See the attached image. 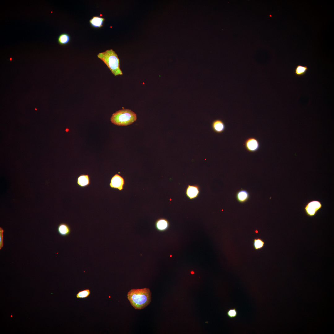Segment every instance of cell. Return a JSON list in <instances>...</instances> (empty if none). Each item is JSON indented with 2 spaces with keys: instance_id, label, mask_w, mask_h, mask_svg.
I'll return each mask as SVG.
<instances>
[{
  "instance_id": "6da1fadb",
  "label": "cell",
  "mask_w": 334,
  "mask_h": 334,
  "mask_svg": "<svg viewBox=\"0 0 334 334\" xmlns=\"http://www.w3.org/2000/svg\"><path fill=\"white\" fill-rule=\"evenodd\" d=\"M127 298L135 309L144 308L150 303L151 293L148 288L131 289L127 293Z\"/></svg>"
},
{
  "instance_id": "7a4b0ae2",
  "label": "cell",
  "mask_w": 334,
  "mask_h": 334,
  "mask_svg": "<svg viewBox=\"0 0 334 334\" xmlns=\"http://www.w3.org/2000/svg\"><path fill=\"white\" fill-rule=\"evenodd\" d=\"M97 56L107 66L115 76L122 75L120 67L119 60L118 56L112 49L99 53Z\"/></svg>"
},
{
  "instance_id": "3957f363",
  "label": "cell",
  "mask_w": 334,
  "mask_h": 334,
  "mask_svg": "<svg viewBox=\"0 0 334 334\" xmlns=\"http://www.w3.org/2000/svg\"><path fill=\"white\" fill-rule=\"evenodd\" d=\"M137 119L136 113L129 109H123L113 113L111 117V122L115 125L126 126L132 124Z\"/></svg>"
},
{
  "instance_id": "277c9868",
  "label": "cell",
  "mask_w": 334,
  "mask_h": 334,
  "mask_svg": "<svg viewBox=\"0 0 334 334\" xmlns=\"http://www.w3.org/2000/svg\"><path fill=\"white\" fill-rule=\"evenodd\" d=\"M323 205L321 202L317 200H312L307 202L304 207V211L308 216H315L322 208Z\"/></svg>"
},
{
  "instance_id": "5b68a950",
  "label": "cell",
  "mask_w": 334,
  "mask_h": 334,
  "mask_svg": "<svg viewBox=\"0 0 334 334\" xmlns=\"http://www.w3.org/2000/svg\"><path fill=\"white\" fill-rule=\"evenodd\" d=\"M244 146L247 151L250 152H255L259 149V143L256 138L251 137L247 138L245 141Z\"/></svg>"
},
{
  "instance_id": "8992f818",
  "label": "cell",
  "mask_w": 334,
  "mask_h": 334,
  "mask_svg": "<svg viewBox=\"0 0 334 334\" xmlns=\"http://www.w3.org/2000/svg\"><path fill=\"white\" fill-rule=\"evenodd\" d=\"M124 183L123 178L119 174H116L112 177L109 185L111 188L118 189L121 191L123 189Z\"/></svg>"
},
{
  "instance_id": "52a82bcc",
  "label": "cell",
  "mask_w": 334,
  "mask_h": 334,
  "mask_svg": "<svg viewBox=\"0 0 334 334\" xmlns=\"http://www.w3.org/2000/svg\"><path fill=\"white\" fill-rule=\"evenodd\" d=\"M155 226L156 229L158 231L164 232L168 229L169 227V223L166 219L160 218L156 221Z\"/></svg>"
},
{
  "instance_id": "ba28073f",
  "label": "cell",
  "mask_w": 334,
  "mask_h": 334,
  "mask_svg": "<svg viewBox=\"0 0 334 334\" xmlns=\"http://www.w3.org/2000/svg\"><path fill=\"white\" fill-rule=\"evenodd\" d=\"M199 192L198 186L189 185L186 189V194L190 199H192L198 196Z\"/></svg>"
},
{
  "instance_id": "9c48e42d",
  "label": "cell",
  "mask_w": 334,
  "mask_h": 334,
  "mask_svg": "<svg viewBox=\"0 0 334 334\" xmlns=\"http://www.w3.org/2000/svg\"><path fill=\"white\" fill-rule=\"evenodd\" d=\"M212 126L213 130L218 134L222 133L225 130V127L224 122L219 119L213 121L212 123Z\"/></svg>"
},
{
  "instance_id": "30bf717a",
  "label": "cell",
  "mask_w": 334,
  "mask_h": 334,
  "mask_svg": "<svg viewBox=\"0 0 334 334\" xmlns=\"http://www.w3.org/2000/svg\"><path fill=\"white\" fill-rule=\"evenodd\" d=\"M57 231L59 234L64 237L69 235L71 232V229L68 225L65 223L59 224L57 227Z\"/></svg>"
},
{
  "instance_id": "8fae6325",
  "label": "cell",
  "mask_w": 334,
  "mask_h": 334,
  "mask_svg": "<svg viewBox=\"0 0 334 334\" xmlns=\"http://www.w3.org/2000/svg\"><path fill=\"white\" fill-rule=\"evenodd\" d=\"M77 185L80 187H85L90 183V177L88 175L82 174L79 175L77 180Z\"/></svg>"
},
{
  "instance_id": "7c38bea8",
  "label": "cell",
  "mask_w": 334,
  "mask_h": 334,
  "mask_svg": "<svg viewBox=\"0 0 334 334\" xmlns=\"http://www.w3.org/2000/svg\"><path fill=\"white\" fill-rule=\"evenodd\" d=\"M249 194L246 190L242 189L238 191L236 194V198L238 201L240 203H244L247 201L249 198Z\"/></svg>"
},
{
  "instance_id": "4fadbf2b",
  "label": "cell",
  "mask_w": 334,
  "mask_h": 334,
  "mask_svg": "<svg viewBox=\"0 0 334 334\" xmlns=\"http://www.w3.org/2000/svg\"><path fill=\"white\" fill-rule=\"evenodd\" d=\"M104 18L98 16H94L89 20L91 25L95 28H100L103 26Z\"/></svg>"
},
{
  "instance_id": "5bb4252c",
  "label": "cell",
  "mask_w": 334,
  "mask_h": 334,
  "mask_svg": "<svg viewBox=\"0 0 334 334\" xmlns=\"http://www.w3.org/2000/svg\"><path fill=\"white\" fill-rule=\"evenodd\" d=\"M308 70L307 66L298 65L296 66L294 69V74L297 76H302L306 74Z\"/></svg>"
},
{
  "instance_id": "9a60e30c",
  "label": "cell",
  "mask_w": 334,
  "mask_h": 334,
  "mask_svg": "<svg viewBox=\"0 0 334 334\" xmlns=\"http://www.w3.org/2000/svg\"><path fill=\"white\" fill-rule=\"evenodd\" d=\"M70 40V37L69 34L66 33H63L59 36L58 41L59 44L64 45L67 44L69 42Z\"/></svg>"
},
{
  "instance_id": "2e32d148",
  "label": "cell",
  "mask_w": 334,
  "mask_h": 334,
  "mask_svg": "<svg viewBox=\"0 0 334 334\" xmlns=\"http://www.w3.org/2000/svg\"><path fill=\"white\" fill-rule=\"evenodd\" d=\"M264 242L260 238H255L253 240V245L255 250L261 249L264 246Z\"/></svg>"
},
{
  "instance_id": "e0dca14e",
  "label": "cell",
  "mask_w": 334,
  "mask_h": 334,
  "mask_svg": "<svg viewBox=\"0 0 334 334\" xmlns=\"http://www.w3.org/2000/svg\"><path fill=\"white\" fill-rule=\"evenodd\" d=\"M90 294V290L88 289L79 291L77 294L76 297L77 298H84L88 297Z\"/></svg>"
},
{
  "instance_id": "ac0fdd59",
  "label": "cell",
  "mask_w": 334,
  "mask_h": 334,
  "mask_svg": "<svg viewBox=\"0 0 334 334\" xmlns=\"http://www.w3.org/2000/svg\"><path fill=\"white\" fill-rule=\"evenodd\" d=\"M226 314L229 318L233 319L236 318L238 316V312L236 308H232L227 310Z\"/></svg>"
},
{
  "instance_id": "d6986e66",
  "label": "cell",
  "mask_w": 334,
  "mask_h": 334,
  "mask_svg": "<svg viewBox=\"0 0 334 334\" xmlns=\"http://www.w3.org/2000/svg\"><path fill=\"white\" fill-rule=\"evenodd\" d=\"M4 230L3 229L0 227V249L1 250L3 246V232Z\"/></svg>"
}]
</instances>
